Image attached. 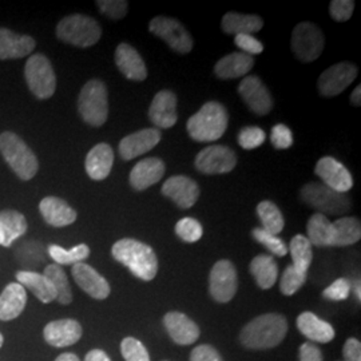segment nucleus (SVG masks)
<instances>
[{
  "mask_svg": "<svg viewBox=\"0 0 361 361\" xmlns=\"http://www.w3.org/2000/svg\"><path fill=\"white\" fill-rule=\"evenodd\" d=\"M289 325L283 314L267 313L246 324L240 334L241 344L247 349H271L283 343Z\"/></svg>",
  "mask_w": 361,
  "mask_h": 361,
  "instance_id": "obj_1",
  "label": "nucleus"
},
{
  "mask_svg": "<svg viewBox=\"0 0 361 361\" xmlns=\"http://www.w3.org/2000/svg\"><path fill=\"white\" fill-rule=\"evenodd\" d=\"M111 255L118 262L129 268V271L143 281L154 280L158 273V258L152 246L134 238L116 241Z\"/></svg>",
  "mask_w": 361,
  "mask_h": 361,
  "instance_id": "obj_2",
  "label": "nucleus"
},
{
  "mask_svg": "<svg viewBox=\"0 0 361 361\" xmlns=\"http://www.w3.org/2000/svg\"><path fill=\"white\" fill-rule=\"evenodd\" d=\"M229 116L224 104L207 102L188 121L189 135L197 142H216L225 134Z\"/></svg>",
  "mask_w": 361,
  "mask_h": 361,
  "instance_id": "obj_3",
  "label": "nucleus"
},
{
  "mask_svg": "<svg viewBox=\"0 0 361 361\" xmlns=\"http://www.w3.org/2000/svg\"><path fill=\"white\" fill-rule=\"evenodd\" d=\"M0 153L20 180H32L37 176L38 158L15 133L4 131L0 134Z\"/></svg>",
  "mask_w": 361,
  "mask_h": 361,
  "instance_id": "obj_4",
  "label": "nucleus"
},
{
  "mask_svg": "<svg viewBox=\"0 0 361 361\" xmlns=\"http://www.w3.org/2000/svg\"><path fill=\"white\" fill-rule=\"evenodd\" d=\"M300 198L305 205L324 216H341L348 213L352 207V201L347 194L337 193L319 182L304 185L300 190Z\"/></svg>",
  "mask_w": 361,
  "mask_h": 361,
  "instance_id": "obj_5",
  "label": "nucleus"
},
{
  "mask_svg": "<svg viewBox=\"0 0 361 361\" xmlns=\"http://www.w3.org/2000/svg\"><path fill=\"white\" fill-rule=\"evenodd\" d=\"M78 111L82 119L94 128H101L109 116L107 87L102 80L91 79L80 90Z\"/></svg>",
  "mask_w": 361,
  "mask_h": 361,
  "instance_id": "obj_6",
  "label": "nucleus"
},
{
  "mask_svg": "<svg viewBox=\"0 0 361 361\" xmlns=\"http://www.w3.org/2000/svg\"><path fill=\"white\" fill-rule=\"evenodd\" d=\"M56 37L65 43L86 49L99 42L102 37V28L90 16L74 13L66 16L59 22L56 27Z\"/></svg>",
  "mask_w": 361,
  "mask_h": 361,
  "instance_id": "obj_7",
  "label": "nucleus"
},
{
  "mask_svg": "<svg viewBox=\"0 0 361 361\" xmlns=\"http://www.w3.org/2000/svg\"><path fill=\"white\" fill-rule=\"evenodd\" d=\"M30 91L39 99L51 98L56 89V77L51 62L43 54H34L25 67Z\"/></svg>",
  "mask_w": 361,
  "mask_h": 361,
  "instance_id": "obj_8",
  "label": "nucleus"
},
{
  "mask_svg": "<svg viewBox=\"0 0 361 361\" xmlns=\"http://www.w3.org/2000/svg\"><path fill=\"white\" fill-rule=\"evenodd\" d=\"M325 44L323 31L320 27L302 22L297 25L292 32V51L296 55L297 59L304 63H310L322 55Z\"/></svg>",
  "mask_w": 361,
  "mask_h": 361,
  "instance_id": "obj_9",
  "label": "nucleus"
},
{
  "mask_svg": "<svg viewBox=\"0 0 361 361\" xmlns=\"http://www.w3.org/2000/svg\"><path fill=\"white\" fill-rule=\"evenodd\" d=\"M149 30L158 38L165 40L173 51L189 54L193 50V38L177 19L168 16H155L149 23Z\"/></svg>",
  "mask_w": 361,
  "mask_h": 361,
  "instance_id": "obj_10",
  "label": "nucleus"
},
{
  "mask_svg": "<svg viewBox=\"0 0 361 361\" xmlns=\"http://www.w3.org/2000/svg\"><path fill=\"white\" fill-rule=\"evenodd\" d=\"M195 169L207 176L231 173L237 165V155L224 145L207 146L201 150L194 161Z\"/></svg>",
  "mask_w": 361,
  "mask_h": 361,
  "instance_id": "obj_11",
  "label": "nucleus"
},
{
  "mask_svg": "<svg viewBox=\"0 0 361 361\" xmlns=\"http://www.w3.org/2000/svg\"><path fill=\"white\" fill-rule=\"evenodd\" d=\"M237 271L229 259H219L209 276V292L221 304L229 302L237 293Z\"/></svg>",
  "mask_w": 361,
  "mask_h": 361,
  "instance_id": "obj_12",
  "label": "nucleus"
},
{
  "mask_svg": "<svg viewBox=\"0 0 361 361\" xmlns=\"http://www.w3.org/2000/svg\"><path fill=\"white\" fill-rule=\"evenodd\" d=\"M357 74V67L350 62L331 66L319 78V91L323 97H336L348 89Z\"/></svg>",
  "mask_w": 361,
  "mask_h": 361,
  "instance_id": "obj_13",
  "label": "nucleus"
},
{
  "mask_svg": "<svg viewBox=\"0 0 361 361\" xmlns=\"http://www.w3.org/2000/svg\"><path fill=\"white\" fill-rule=\"evenodd\" d=\"M238 94L246 106L257 116H267L273 109V98L268 87L256 75H247L238 85Z\"/></svg>",
  "mask_w": 361,
  "mask_h": 361,
  "instance_id": "obj_14",
  "label": "nucleus"
},
{
  "mask_svg": "<svg viewBox=\"0 0 361 361\" xmlns=\"http://www.w3.org/2000/svg\"><path fill=\"white\" fill-rule=\"evenodd\" d=\"M314 173L325 186L337 193L347 194L353 188V178L348 169L332 157L322 158L314 168Z\"/></svg>",
  "mask_w": 361,
  "mask_h": 361,
  "instance_id": "obj_15",
  "label": "nucleus"
},
{
  "mask_svg": "<svg viewBox=\"0 0 361 361\" xmlns=\"http://www.w3.org/2000/svg\"><path fill=\"white\" fill-rule=\"evenodd\" d=\"M161 193L170 198L180 209H190L200 197V188L195 180L188 176H173L165 180Z\"/></svg>",
  "mask_w": 361,
  "mask_h": 361,
  "instance_id": "obj_16",
  "label": "nucleus"
},
{
  "mask_svg": "<svg viewBox=\"0 0 361 361\" xmlns=\"http://www.w3.org/2000/svg\"><path fill=\"white\" fill-rule=\"evenodd\" d=\"M73 277L78 286L95 300H104L110 296V284L104 276H101L89 264L79 262L73 265Z\"/></svg>",
  "mask_w": 361,
  "mask_h": 361,
  "instance_id": "obj_17",
  "label": "nucleus"
},
{
  "mask_svg": "<svg viewBox=\"0 0 361 361\" xmlns=\"http://www.w3.org/2000/svg\"><path fill=\"white\" fill-rule=\"evenodd\" d=\"M162 134L158 129H143L125 137L119 142V154L125 161H131L153 150L159 143Z\"/></svg>",
  "mask_w": 361,
  "mask_h": 361,
  "instance_id": "obj_18",
  "label": "nucleus"
},
{
  "mask_svg": "<svg viewBox=\"0 0 361 361\" xmlns=\"http://www.w3.org/2000/svg\"><path fill=\"white\" fill-rule=\"evenodd\" d=\"M149 118L157 128L170 129L177 121V97L173 91H159L149 109Z\"/></svg>",
  "mask_w": 361,
  "mask_h": 361,
  "instance_id": "obj_19",
  "label": "nucleus"
},
{
  "mask_svg": "<svg viewBox=\"0 0 361 361\" xmlns=\"http://www.w3.org/2000/svg\"><path fill=\"white\" fill-rule=\"evenodd\" d=\"M43 336L46 341L55 348H65L74 345L82 337V326L77 320L62 319L47 324Z\"/></svg>",
  "mask_w": 361,
  "mask_h": 361,
  "instance_id": "obj_20",
  "label": "nucleus"
},
{
  "mask_svg": "<svg viewBox=\"0 0 361 361\" xmlns=\"http://www.w3.org/2000/svg\"><path fill=\"white\" fill-rule=\"evenodd\" d=\"M166 166L159 158H145L140 161L130 173V185L133 189L142 192L162 180Z\"/></svg>",
  "mask_w": 361,
  "mask_h": 361,
  "instance_id": "obj_21",
  "label": "nucleus"
},
{
  "mask_svg": "<svg viewBox=\"0 0 361 361\" xmlns=\"http://www.w3.org/2000/svg\"><path fill=\"white\" fill-rule=\"evenodd\" d=\"M164 325L170 338L178 345H192L200 337L198 325L180 312H169Z\"/></svg>",
  "mask_w": 361,
  "mask_h": 361,
  "instance_id": "obj_22",
  "label": "nucleus"
},
{
  "mask_svg": "<svg viewBox=\"0 0 361 361\" xmlns=\"http://www.w3.org/2000/svg\"><path fill=\"white\" fill-rule=\"evenodd\" d=\"M39 210L43 219L54 228H65L75 222V209L58 197H46L40 201Z\"/></svg>",
  "mask_w": 361,
  "mask_h": 361,
  "instance_id": "obj_23",
  "label": "nucleus"
},
{
  "mask_svg": "<svg viewBox=\"0 0 361 361\" xmlns=\"http://www.w3.org/2000/svg\"><path fill=\"white\" fill-rule=\"evenodd\" d=\"M116 65L118 70L130 80L142 82L147 78V68L142 56L128 43H121L116 47Z\"/></svg>",
  "mask_w": 361,
  "mask_h": 361,
  "instance_id": "obj_24",
  "label": "nucleus"
},
{
  "mask_svg": "<svg viewBox=\"0 0 361 361\" xmlns=\"http://www.w3.org/2000/svg\"><path fill=\"white\" fill-rule=\"evenodd\" d=\"M114 164V152L110 145H95L86 157L85 168L91 180H102L109 177Z\"/></svg>",
  "mask_w": 361,
  "mask_h": 361,
  "instance_id": "obj_25",
  "label": "nucleus"
},
{
  "mask_svg": "<svg viewBox=\"0 0 361 361\" xmlns=\"http://www.w3.org/2000/svg\"><path fill=\"white\" fill-rule=\"evenodd\" d=\"M35 49V40L30 35H19L11 30L0 28V59H18L30 55Z\"/></svg>",
  "mask_w": 361,
  "mask_h": 361,
  "instance_id": "obj_26",
  "label": "nucleus"
},
{
  "mask_svg": "<svg viewBox=\"0 0 361 361\" xmlns=\"http://www.w3.org/2000/svg\"><path fill=\"white\" fill-rule=\"evenodd\" d=\"M298 331L310 341L326 344L335 338V328L312 312H304L297 317Z\"/></svg>",
  "mask_w": 361,
  "mask_h": 361,
  "instance_id": "obj_27",
  "label": "nucleus"
},
{
  "mask_svg": "<svg viewBox=\"0 0 361 361\" xmlns=\"http://www.w3.org/2000/svg\"><path fill=\"white\" fill-rule=\"evenodd\" d=\"M27 304L26 289L18 283H11L0 295V320L11 322L16 319Z\"/></svg>",
  "mask_w": 361,
  "mask_h": 361,
  "instance_id": "obj_28",
  "label": "nucleus"
},
{
  "mask_svg": "<svg viewBox=\"0 0 361 361\" xmlns=\"http://www.w3.org/2000/svg\"><path fill=\"white\" fill-rule=\"evenodd\" d=\"M255 66V59L244 52H232L214 66V74L219 79H235L249 74Z\"/></svg>",
  "mask_w": 361,
  "mask_h": 361,
  "instance_id": "obj_29",
  "label": "nucleus"
},
{
  "mask_svg": "<svg viewBox=\"0 0 361 361\" xmlns=\"http://www.w3.org/2000/svg\"><path fill=\"white\" fill-rule=\"evenodd\" d=\"M18 284L22 285L25 289H30L39 301L43 304H50L55 298L56 293L50 280L38 271H20L16 273Z\"/></svg>",
  "mask_w": 361,
  "mask_h": 361,
  "instance_id": "obj_30",
  "label": "nucleus"
},
{
  "mask_svg": "<svg viewBox=\"0 0 361 361\" xmlns=\"http://www.w3.org/2000/svg\"><path fill=\"white\" fill-rule=\"evenodd\" d=\"M222 31L229 35H253L264 27V20L258 15H244V13H228L222 18Z\"/></svg>",
  "mask_w": 361,
  "mask_h": 361,
  "instance_id": "obj_31",
  "label": "nucleus"
},
{
  "mask_svg": "<svg viewBox=\"0 0 361 361\" xmlns=\"http://www.w3.org/2000/svg\"><path fill=\"white\" fill-rule=\"evenodd\" d=\"M27 232L26 217L16 210L0 212V245L11 246Z\"/></svg>",
  "mask_w": 361,
  "mask_h": 361,
  "instance_id": "obj_32",
  "label": "nucleus"
},
{
  "mask_svg": "<svg viewBox=\"0 0 361 361\" xmlns=\"http://www.w3.org/2000/svg\"><path fill=\"white\" fill-rule=\"evenodd\" d=\"M249 271L261 289H271L279 277V265L269 255H259L253 258L249 265Z\"/></svg>",
  "mask_w": 361,
  "mask_h": 361,
  "instance_id": "obj_33",
  "label": "nucleus"
},
{
  "mask_svg": "<svg viewBox=\"0 0 361 361\" xmlns=\"http://www.w3.org/2000/svg\"><path fill=\"white\" fill-rule=\"evenodd\" d=\"M360 221L356 217H343L332 222L331 246H349L360 241Z\"/></svg>",
  "mask_w": 361,
  "mask_h": 361,
  "instance_id": "obj_34",
  "label": "nucleus"
},
{
  "mask_svg": "<svg viewBox=\"0 0 361 361\" xmlns=\"http://www.w3.org/2000/svg\"><path fill=\"white\" fill-rule=\"evenodd\" d=\"M307 232H308V240L310 245L331 246L332 241V222L328 219L326 216L314 213L310 216L308 225H307Z\"/></svg>",
  "mask_w": 361,
  "mask_h": 361,
  "instance_id": "obj_35",
  "label": "nucleus"
},
{
  "mask_svg": "<svg viewBox=\"0 0 361 361\" xmlns=\"http://www.w3.org/2000/svg\"><path fill=\"white\" fill-rule=\"evenodd\" d=\"M257 216L262 229L277 235L284 229V216L279 207L271 201H262L257 205Z\"/></svg>",
  "mask_w": 361,
  "mask_h": 361,
  "instance_id": "obj_36",
  "label": "nucleus"
},
{
  "mask_svg": "<svg viewBox=\"0 0 361 361\" xmlns=\"http://www.w3.org/2000/svg\"><path fill=\"white\" fill-rule=\"evenodd\" d=\"M51 283L55 293H56V301L62 305H68L73 301V292H71V286L68 283L67 274L62 269V267L51 264L49 267H46L44 273H43Z\"/></svg>",
  "mask_w": 361,
  "mask_h": 361,
  "instance_id": "obj_37",
  "label": "nucleus"
},
{
  "mask_svg": "<svg viewBox=\"0 0 361 361\" xmlns=\"http://www.w3.org/2000/svg\"><path fill=\"white\" fill-rule=\"evenodd\" d=\"M288 252L292 256V261H293L292 267H295L298 271L308 273L312 259H313V252H312L310 240L302 234H297L292 238Z\"/></svg>",
  "mask_w": 361,
  "mask_h": 361,
  "instance_id": "obj_38",
  "label": "nucleus"
},
{
  "mask_svg": "<svg viewBox=\"0 0 361 361\" xmlns=\"http://www.w3.org/2000/svg\"><path fill=\"white\" fill-rule=\"evenodd\" d=\"M49 255L56 262V265H75L83 262L90 256V247L86 244H79L73 249H65L59 245L49 246Z\"/></svg>",
  "mask_w": 361,
  "mask_h": 361,
  "instance_id": "obj_39",
  "label": "nucleus"
},
{
  "mask_svg": "<svg viewBox=\"0 0 361 361\" xmlns=\"http://www.w3.org/2000/svg\"><path fill=\"white\" fill-rule=\"evenodd\" d=\"M252 235L257 243L265 246L274 256L284 257L285 255L288 253V246L285 244L284 240L274 235V234L267 232V231H264L262 228H255L253 232H252Z\"/></svg>",
  "mask_w": 361,
  "mask_h": 361,
  "instance_id": "obj_40",
  "label": "nucleus"
},
{
  "mask_svg": "<svg viewBox=\"0 0 361 361\" xmlns=\"http://www.w3.org/2000/svg\"><path fill=\"white\" fill-rule=\"evenodd\" d=\"M307 274L302 271H297L295 267H288L283 273L281 281H280V290L285 296H293L297 290L305 284Z\"/></svg>",
  "mask_w": 361,
  "mask_h": 361,
  "instance_id": "obj_41",
  "label": "nucleus"
},
{
  "mask_svg": "<svg viewBox=\"0 0 361 361\" xmlns=\"http://www.w3.org/2000/svg\"><path fill=\"white\" fill-rule=\"evenodd\" d=\"M176 233L182 241L192 244V243H197L201 240V237L204 234V229H202V225L197 219L185 217L177 222Z\"/></svg>",
  "mask_w": 361,
  "mask_h": 361,
  "instance_id": "obj_42",
  "label": "nucleus"
},
{
  "mask_svg": "<svg viewBox=\"0 0 361 361\" xmlns=\"http://www.w3.org/2000/svg\"><path fill=\"white\" fill-rule=\"evenodd\" d=\"M121 353L126 361H150V355L142 343L134 337H126L121 343Z\"/></svg>",
  "mask_w": 361,
  "mask_h": 361,
  "instance_id": "obj_43",
  "label": "nucleus"
},
{
  "mask_svg": "<svg viewBox=\"0 0 361 361\" xmlns=\"http://www.w3.org/2000/svg\"><path fill=\"white\" fill-rule=\"evenodd\" d=\"M238 145L245 150L257 149L261 145H264L267 140V134L262 129L257 126H246L240 130L238 133Z\"/></svg>",
  "mask_w": 361,
  "mask_h": 361,
  "instance_id": "obj_44",
  "label": "nucleus"
},
{
  "mask_svg": "<svg viewBox=\"0 0 361 361\" xmlns=\"http://www.w3.org/2000/svg\"><path fill=\"white\" fill-rule=\"evenodd\" d=\"M101 13L110 19H123L129 10V3L125 0H99L97 1Z\"/></svg>",
  "mask_w": 361,
  "mask_h": 361,
  "instance_id": "obj_45",
  "label": "nucleus"
},
{
  "mask_svg": "<svg viewBox=\"0 0 361 361\" xmlns=\"http://www.w3.org/2000/svg\"><path fill=\"white\" fill-rule=\"evenodd\" d=\"M352 289V284L347 279H338L329 285L326 289H324L323 296L331 301H344L349 297Z\"/></svg>",
  "mask_w": 361,
  "mask_h": 361,
  "instance_id": "obj_46",
  "label": "nucleus"
},
{
  "mask_svg": "<svg viewBox=\"0 0 361 361\" xmlns=\"http://www.w3.org/2000/svg\"><path fill=\"white\" fill-rule=\"evenodd\" d=\"M271 145L279 149V150H285L292 147L293 145V134L292 130L288 126H285L284 123H279L276 126H273L271 131Z\"/></svg>",
  "mask_w": 361,
  "mask_h": 361,
  "instance_id": "obj_47",
  "label": "nucleus"
},
{
  "mask_svg": "<svg viewBox=\"0 0 361 361\" xmlns=\"http://www.w3.org/2000/svg\"><path fill=\"white\" fill-rule=\"evenodd\" d=\"M355 10V1L352 0H334L329 6V13L336 22H347Z\"/></svg>",
  "mask_w": 361,
  "mask_h": 361,
  "instance_id": "obj_48",
  "label": "nucleus"
},
{
  "mask_svg": "<svg viewBox=\"0 0 361 361\" xmlns=\"http://www.w3.org/2000/svg\"><path fill=\"white\" fill-rule=\"evenodd\" d=\"M234 44L241 50V52H244L246 55H250V56L258 55L264 51V44L253 35H247V34L235 35Z\"/></svg>",
  "mask_w": 361,
  "mask_h": 361,
  "instance_id": "obj_49",
  "label": "nucleus"
},
{
  "mask_svg": "<svg viewBox=\"0 0 361 361\" xmlns=\"http://www.w3.org/2000/svg\"><path fill=\"white\" fill-rule=\"evenodd\" d=\"M190 361H224L219 350L212 345H198L192 350Z\"/></svg>",
  "mask_w": 361,
  "mask_h": 361,
  "instance_id": "obj_50",
  "label": "nucleus"
},
{
  "mask_svg": "<svg viewBox=\"0 0 361 361\" xmlns=\"http://www.w3.org/2000/svg\"><path fill=\"white\" fill-rule=\"evenodd\" d=\"M300 361H324L322 349L313 343H304L300 347Z\"/></svg>",
  "mask_w": 361,
  "mask_h": 361,
  "instance_id": "obj_51",
  "label": "nucleus"
},
{
  "mask_svg": "<svg viewBox=\"0 0 361 361\" xmlns=\"http://www.w3.org/2000/svg\"><path fill=\"white\" fill-rule=\"evenodd\" d=\"M344 361H361V344L359 340L350 337L343 348Z\"/></svg>",
  "mask_w": 361,
  "mask_h": 361,
  "instance_id": "obj_52",
  "label": "nucleus"
},
{
  "mask_svg": "<svg viewBox=\"0 0 361 361\" xmlns=\"http://www.w3.org/2000/svg\"><path fill=\"white\" fill-rule=\"evenodd\" d=\"M85 361H111L110 360V357H109V355L102 350V349H92L90 350L87 355H86V357H85Z\"/></svg>",
  "mask_w": 361,
  "mask_h": 361,
  "instance_id": "obj_53",
  "label": "nucleus"
},
{
  "mask_svg": "<svg viewBox=\"0 0 361 361\" xmlns=\"http://www.w3.org/2000/svg\"><path fill=\"white\" fill-rule=\"evenodd\" d=\"M350 104H353V106H356V107H359L361 104V86L359 85L353 92H352V95H350Z\"/></svg>",
  "mask_w": 361,
  "mask_h": 361,
  "instance_id": "obj_54",
  "label": "nucleus"
},
{
  "mask_svg": "<svg viewBox=\"0 0 361 361\" xmlns=\"http://www.w3.org/2000/svg\"><path fill=\"white\" fill-rule=\"evenodd\" d=\"M55 361H80L79 360V357H78L77 355H74V353H62L61 356H58L56 357V360Z\"/></svg>",
  "mask_w": 361,
  "mask_h": 361,
  "instance_id": "obj_55",
  "label": "nucleus"
},
{
  "mask_svg": "<svg viewBox=\"0 0 361 361\" xmlns=\"http://www.w3.org/2000/svg\"><path fill=\"white\" fill-rule=\"evenodd\" d=\"M353 290H355V295H356V297H357V300L360 301V281H357V283L355 284V286H353Z\"/></svg>",
  "mask_w": 361,
  "mask_h": 361,
  "instance_id": "obj_56",
  "label": "nucleus"
},
{
  "mask_svg": "<svg viewBox=\"0 0 361 361\" xmlns=\"http://www.w3.org/2000/svg\"><path fill=\"white\" fill-rule=\"evenodd\" d=\"M1 345H3V336L0 334V348H1Z\"/></svg>",
  "mask_w": 361,
  "mask_h": 361,
  "instance_id": "obj_57",
  "label": "nucleus"
}]
</instances>
